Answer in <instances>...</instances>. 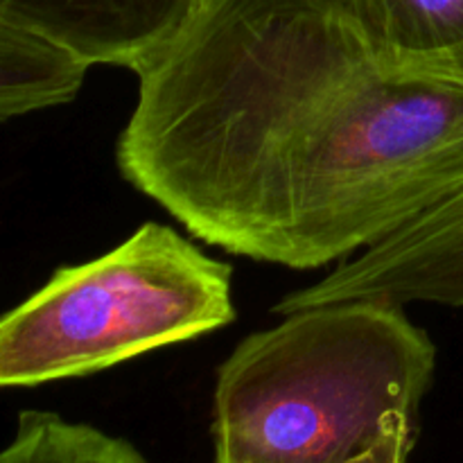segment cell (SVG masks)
Segmentation results:
<instances>
[{
    "label": "cell",
    "instance_id": "cell-5",
    "mask_svg": "<svg viewBox=\"0 0 463 463\" xmlns=\"http://www.w3.org/2000/svg\"><path fill=\"white\" fill-rule=\"evenodd\" d=\"M211 0H0V21L143 75Z\"/></svg>",
    "mask_w": 463,
    "mask_h": 463
},
{
    "label": "cell",
    "instance_id": "cell-4",
    "mask_svg": "<svg viewBox=\"0 0 463 463\" xmlns=\"http://www.w3.org/2000/svg\"><path fill=\"white\" fill-rule=\"evenodd\" d=\"M353 298L463 307V185L364 249L360 258L283 297L271 312L285 317Z\"/></svg>",
    "mask_w": 463,
    "mask_h": 463
},
{
    "label": "cell",
    "instance_id": "cell-11",
    "mask_svg": "<svg viewBox=\"0 0 463 463\" xmlns=\"http://www.w3.org/2000/svg\"><path fill=\"white\" fill-rule=\"evenodd\" d=\"M213 463H238V461H233L231 457H226V455H222V452H215V457H213Z\"/></svg>",
    "mask_w": 463,
    "mask_h": 463
},
{
    "label": "cell",
    "instance_id": "cell-6",
    "mask_svg": "<svg viewBox=\"0 0 463 463\" xmlns=\"http://www.w3.org/2000/svg\"><path fill=\"white\" fill-rule=\"evenodd\" d=\"M89 68L66 45L0 21V120L72 102Z\"/></svg>",
    "mask_w": 463,
    "mask_h": 463
},
{
    "label": "cell",
    "instance_id": "cell-3",
    "mask_svg": "<svg viewBox=\"0 0 463 463\" xmlns=\"http://www.w3.org/2000/svg\"><path fill=\"white\" fill-rule=\"evenodd\" d=\"M233 267L172 226L145 222L116 249L59 267L0 321V384L99 373L235 319Z\"/></svg>",
    "mask_w": 463,
    "mask_h": 463
},
{
    "label": "cell",
    "instance_id": "cell-1",
    "mask_svg": "<svg viewBox=\"0 0 463 463\" xmlns=\"http://www.w3.org/2000/svg\"><path fill=\"white\" fill-rule=\"evenodd\" d=\"M122 179L194 238L319 269L463 185V89L401 71L348 0H211L138 75Z\"/></svg>",
    "mask_w": 463,
    "mask_h": 463
},
{
    "label": "cell",
    "instance_id": "cell-7",
    "mask_svg": "<svg viewBox=\"0 0 463 463\" xmlns=\"http://www.w3.org/2000/svg\"><path fill=\"white\" fill-rule=\"evenodd\" d=\"M375 48L393 63L463 43V0H348Z\"/></svg>",
    "mask_w": 463,
    "mask_h": 463
},
{
    "label": "cell",
    "instance_id": "cell-2",
    "mask_svg": "<svg viewBox=\"0 0 463 463\" xmlns=\"http://www.w3.org/2000/svg\"><path fill=\"white\" fill-rule=\"evenodd\" d=\"M437 346L401 303L353 298L285 315L217 369L215 452L238 463H346L419 416Z\"/></svg>",
    "mask_w": 463,
    "mask_h": 463
},
{
    "label": "cell",
    "instance_id": "cell-9",
    "mask_svg": "<svg viewBox=\"0 0 463 463\" xmlns=\"http://www.w3.org/2000/svg\"><path fill=\"white\" fill-rule=\"evenodd\" d=\"M416 443V420L401 419L362 455L346 463H407Z\"/></svg>",
    "mask_w": 463,
    "mask_h": 463
},
{
    "label": "cell",
    "instance_id": "cell-10",
    "mask_svg": "<svg viewBox=\"0 0 463 463\" xmlns=\"http://www.w3.org/2000/svg\"><path fill=\"white\" fill-rule=\"evenodd\" d=\"M396 66L401 71L411 72V75L448 81V84L461 86L463 89V43L452 50H446V52L405 59V61L396 63Z\"/></svg>",
    "mask_w": 463,
    "mask_h": 463
},
{
    "label": "cell",
    "instance_id": "cell-8",
    "mask_svg": "<svg viewBox=\"0 0 463 463\" xmlns=\"http://www.w3.org/2000/svg\"><path fill=\"white\" fill-rule=\"evenodd\" d=\"M0 463H149L131 441L57 411L25 410Z\"/></svg>",
    "mask_w": 463,
    "mask_h": 463
}]
</instances>
